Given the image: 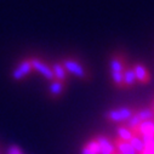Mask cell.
<instances>
[{"mask_svg": "<svg viewBox=\"0 0 154 154\" xmlns=\"http://www.w3.org/2000/svg\"><path fill=\"white\" fill-rule=\"evenodd\" d=\"M112 141H113V143H114L115 150H117L119 154H136V152L134 150V148L130 146L129 142L122 141V140H119L118 137L112 138Z\"/></svg>", "mask_w": 154, "mask_h": 154, "instance_id": "obj_12", "label": "cell"}, {"mask_svg": "<svg viewBox=\"0 0 154 154\" xmlns=\"http://www.w3.org/2000/svg\"><path fill=\"white\" fill-rule=\"evenodd\" d=\"M80 154H100L98 143L95 137H92L88 142H85V144L82 147Z\"/></svg>", "mask_w": 154, "mask_h": 154, "instance_id": "obj_13", "label": "cell"}, {"mask_svg": "<svg viewBox=\"0 0 154 154\" xmlns=\"http://www.w3.org/2000/svg\"><path fill=\"white\" fill-rule=\"evenodd\" d=\"M134 135L137 136H154V119L147 120V122H142L134 131Z\"/></svg>", "mask_w": 154, "mask_h": 154, "instance_id": "obj_10", "label": "cell"}, {"mask_svg": "<svg viewBox=\"0 0 154 154\" xmlns=\"http://www.w3.org/2000/svg\"><path fill=\"white\" fill-rule=\"evenodd\" d=\"M51 64V69H52V74H54V78L56 80H61V82H67L69 83V74L67 72V69L64 68V66L61 63L60 60L54 61Z\"/></svg>", "mask_w": 154, "mask_h": 154, "instance_id": "obj_9", "label": "cell"}, {"mask_svg": "<svg viewBox=\"0 0 154 154\" xmlns=\"http://www.w3.org/2000/svg\"><path fill=\"white\" fill-rule=\"evenodd\" d=\"M138 108L137 107H118V108H112L108 109L103 118L107 123L109 124H114V125H120V124H125L132 115L136 113Z\"/></svg>", "mask_w": 154, "mask_h": 154, "instance_id": "obj_3", "label": "cell"}, {"mask_svg": "<svg viewBox=\"0 0 154 154\" xmlns=\"http://www.w3.org/2000/svg\"><path fill=\"white\" fill-rule=\"evenodd\" d=\"M129 143H130V146L134 148V150L136 152V154L143 153V150H144V142L142 141V138H141L140 136L134 135L132 138L129 141Z\"/></svg>", "mask_w": 154, "mask_h": 154, "instance_id": "obj_15", "label": "cell"}, {"mask_svg": "<svg viewBox=\"0 0 154 154\" xmlns=\"http://www.w3.org/2000/svg\"><path fill=\"white\" fill-rule=\"evenodd\" d=\"M136 76L135 73L132 70V67L130 64H128L125 67L124 74H123V90H130L131 88H134L136 85Z\"/></svg>", "mask_w": 154, "mask_h": 154, "instance_id": "obj_11", "label": "cell"}, {"mask_svg": "<svg viewBox=\"0 0 154 154\" xmlns=\"http://www.w3.org/2000/svg\"><path fill=\"white\" fill-rule=\"evenodd\" d=\"M0 154H2V150H0Z\"/></svg>", "mask_w": 154, "mask_h": 154, "instance_id": "obj_19", "label": "cell"}, {"mask_svg": "<svg viewBox=\"0 0 154 154\" xmlns=\"http://www.w3.org/2000/svg\"><path fill=\"white\" fill-rule=\"evenodd\" d=\"M150 107H152V109L154 110V100H153V103H152V106H150Z\"/></svg>", "mask_w": 154, "mask_h": 154, "instance_id": "obj_18", "label": "cell"}, {"mask_svg": "<svg viewBox=\"0 0 154 154\" xmlns=\"http://www.w3.org/2000/svg\"><path fill=\"white\" fill-rule=\"evenodd\" d=\"M68 88V83L67 82H61V80H51L49 82V88H48V96L50 100L56 101L58 98H61L66 90Z\"/></svg>", "mask_w": 154, "mask_h": 154, "instance_id": "obj_6", "label": "cell"}, {"mask_svg": "<svg viewBox=\"0 0 154 154\" xmlns=\"http://www.w3.org/2000/svg\"><path fill=\"white\" fill-rule=\"evenodd\" d=\"M95 138L98 143L100 154H115L117 150H115L112 138H109L108 136H104V135H97V136H95Z\"/></svg>", "mask_w": 154, "mask_h": 154, "instance_id": "obj_8", "label": "cell"}, {"mask_svg": "<svg viewBox=\"0 0 154 154\" xmlns=\"http://www.w3.org/2000/svg\"><path fill=\"white\" fill-rule=\"evenodd\" d=\"M61 63L64 66L69 75H73L74 78L83 80L85 83H89L91 80V74L88 69V67L79 60L74 56H64L60 58Z\"/></svg>", "mask_w": 154, "mask_h": 154, "instance_id": "obj_2", "label": "cell"}, {"mask_svg": "<svg viewBox=\"0 0 154 154\" xmlns=\"http://www.w3.org/2000/svg\"><path fill=\"white\" fill-rule=\"evenodd\" d=\"M115 131H117V137L119 140H122V141H125V142H129L132 138V136H134L132 131L129 128H126L125 125H123V124L117 125Z\"/></svg>", "mask_w": 154, "mask_h": 154, "instance_id": "obj_14", "label": "cell"}, {"mask_svg": "<svg viewBox=\"0 0 154 154\" xmlns=\"http://www.w3.org/2000/svg\"><path fill=\"white\" fill-rule=\"evenodd\" d=\"M137 115L140 117L141 122H147L150 119H154V110L152 107H146V108H138L137 109Z\"/></svg>", "mask_w": 154, "mask_h": 154, "instance_id": "obj_16", "label": "cell"}, {"mask_svg": "<svg viewBox=\"0 0 154 154\" xmlns=\"http://www.w3.org/2000/svg\"><path fill=\"white\" fill-rule=\"evenodd\" d=\"M8 154H23L22 153V149L16 146V144H11L9 148H8Z\"/></svg>", "mask_w": 154, "mask_h": 154, "instance_id": "obj_17", "label": "cell"}, {"mask_svg": "<svg viewBox=\"0 0 154 154\" xmlns=\"http://www.w3.org/2000/svg\"><path fill=\"white\" fill-rule=\"evenodd\" d=\"M131 67H132V70L136 76V82L138 84L147 85L150 82V74H149L147 67L142 62H135L134 64H131Z\"/></svg>", "mask_w": 154, "mask_h": 154, "instance_id": "obj_7", "label": "cell"}, {"mask_svg": "<svg viewBox=\"0 0 154 154\" xmlns=\"http://www.w3.org/2000/svg\"><path fill=\"white\" fill-rule=\"evenodd\" d=\"M33 72L34 70H33L29 57H24L11 70V79L14 82H22L23 79L27 78L28 75H30Z\"/></svg>", "mask_w": 154, "mask_h": 154, "instance_id": "obj_5", "label": "cell"}, {"mask_svg": "<svg viewBox=\"0 0 154 154\" xmlns=\"http://www.w3.org/2000/svg\"><path fill=\"white\" fill-rule=\"evenodd\" d=\"M128 58L126 54L122 50L114 51L108 60V66H109V74L110 79L113 83V86L115 89L123 90V74L125 70V67L128 66Z\"/></svg>", "mask_w": 154, "mask_h": 154, "instance_id": "obj_1", "label": "cell"}, {"mask_svg": "<svg viewBox=\"0 0 154 154\" xmlns=\"http://www.w3.org/2000/svg\"><path fill=\"white\" fill-rule=\"evenodd\" d=\"M29 60H30V63H32V67H33V70L39 73L42 76L49 82L54 80V74H52V69H51V64L49 62H46L44 58L39 57V56H29Z\"/></svg>", "mask_w": 154, "mask_h": 154, "instance_id": "obj_4", "label": "cell"}]
</instances>
